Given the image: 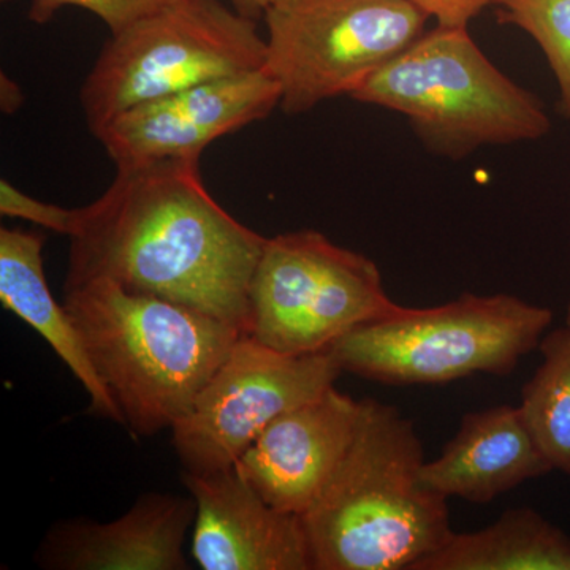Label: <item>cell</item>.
<instances>
[{
  "label": "cell",
  "mask_w": 570,
  "mask_h": 570,
  "mask_svg": "<svg viewBox=\"0 0 570 570\" xmlns=\"http://www.w3.org/2000/svg\"><path fill=\"white\" fill-rule=\"evenodd\" d=\"M200 157L116 168L107 190L78 208L66 287L108 279L249 330L250 283L265 236L206 190Z\"/></svg>",
  "instance_id": "obj_1"
},
{
  "label": "cell",
  "mask_w": 570,
  "mask_h": 570,
  "mask_svg": "<svg viewBox=\"0 0 570 570\" xmlns=\"http://www.w3.org/2000/svg\"><path fill=\"white\" fill-rule=\"evenodd\" d=\"M347 455L302 517L313 570H414L452 538L448 498L423 482V445L395 406L363 400Z\"/></svg>",
  "instance_id": "obj_2"
},
{
  "label": "cell",
  "mask_w": 570,
  "mask_h": 570,
  "mask_svg": "<svg viewBox=\"0 0 570 570\" xmlns=\"http://www.w3.org/2000/svg\"><path fill=\"white\" fill-rule=\"evenodd\" d=\"M63 306L124 423L154 436L187 414L245 333L179 303L108 279L66 287Z\"/></svg>",
  "instance_id": "obj_3"
},
{
  "label": "cell",
  "mask_w": 570,
  "mask_h": 570,
  "mask_svg": "<svg viewBox=\"0 0 570 570\" xmlns=\"http://www.w3.org/2000/svg\"><path fill=\"white\" fill-rule=\"evenodd\" d=\"M352 99L406 116L428 151L453 160L551 129L542 100L502 73L468 28L426 31Z\"/></svg>",
  "instance_id": "obj_4"
},
{
  "label": "cell",
  "mask_w": 570,
  "mask_h": 570,
  "mask_svg": "<svg viewBox=\"0 0 570 570\" xmlns=\"http://www.w3.org/2000/svg\"><path fill=\"white\" fill-rule=\"evenodd\" d=\"M553 313L509 294H463L433 307L400 306L333 344L343 373L379 384L441 385L509 376L539 348Z\"/></svg>",
  "instance_id": "obj_5"
},
{
  "label": "cell",
  "mask_w": 570,
  "mask_h": 570,
  "mask_svg": "<svg viewBox=\"0 0 570 570\" xmlns=\"http://www.w3.org/2000/svg\"><path fill=\"white\" fill-rule=\"evenodd\" d=\"M265 62L266 39L255 20L219 0H174L111 33L82 81V115L94 135L137 105Z\"/></svg>",
  "instance_id": "obj_6"
},
{
  "label": "cell",
  "mask_w": 570,
  "mask_h": 570,
  "mask_svg": "<svg viewBox=\"0 0 570 570\" xmlns=\"http://www.w3.org/2000/svg\"><path fill=\"white\" fill-rule=\"evenodd\" d=\"M264 18L265 69L279 82L287 115L354 96L431 20L407 0H275Z\"/></svg>",
  "instance_id": "obj_7"
},
{
  "label": "cell",
  "mask_w": 570,
  "mask_h": 570,
  "mask_svg": "<svg viewBox=\"0 0 570 570\" xmlns=\"http://www.w3.org/2000/svg\"><path fill=\"white\" fill-rule=\"evenodd\" d=\"M249 302L246 335L291 355L330 351L352 330L401 306L370 257L317 230L266 238Z\"/></svg>",
  "instance_id": "obj_8"
},
{
  "label": "cell",
  "mask_w": 570,
  "mask_h": 570,
  "mask_svg": "<svg viewBox=\"0 0 570 570\" xmlns=\"http://www.w3.org/2000/svg\"><path fill=\"white\" fill-rule=\"evenodd\" d=\"M341 374L330 351L291 355L239 336L187 414L170 428L184 471L235 466L276 419L316 400Z\"/></svg>",
  "instance_id": "obj_9"
},
{
  "label": "cell",
  "mask_w": 570,
  "mask_h": 570,
  "mask_svg": "<svg viewBox=\"0 0 570 570\" xmlns=\"http://www.w3.org/2000/svg\"><path fill=\"white\" fill-rule=\"evenodd\" d=\"M279 104V82L261 69L137 105L105 124L94 137L116 168L202 156L225 135L268 118Z\"/></svg>",
  "instance_id": "obj_10"
},
{
  "label": "cell",
  "mask_w": 570,
  "mask_h": 570,
  "mask_svg": "<svg viewBox=\"0 0 570 570\" xmlns=\"http://www.w3.org/2000/svg\"><path fill=\"white\" fill-rule=\"evenodd\" d=\"M363 406L333 385L276 419L235 468L273 508L303 517L347 455Z\"/></svg>",
  "instance_id": "obj_11"
},
{
  "label": "cell",
  "mask_w": 570,
  "mask_h": 570,
  "mask_svg": "<svg viewBox=\"0 0 570 570\" xmlns=\"http://www.w3.org/2000/svg\"><path fill=\"white\" fill-rule=\"evenodd\" d=\"M194 498L193 557L204 570H313L303 519L265 501L235 466L183 471Z\"/></svg>",
  "instance_id": "obj_12"
},
{
  "label": "cell",
  "mask_w": 570,
  "mask_h": 570,
  "mask_svg": "<svg viewBox=\"0 0 570 570\" xmlns=\"http://www.w3.org/2000/svg\"><path fill=\"white\" fill-rule=\"evenodd\" d=\"M194 498L145 493L119 519L67 520L48 531L37 562L58 570H187L186 534Z\"/></svg>",
  "instance_id": "obj_13"
},
{
  "label": "cell",
  "mask_w": 570,
  "mask_h": 570,
  "mask_svg": "<svg viewBox=\"0 0 570 570\" xmlns=\"http://www.w3.org/2000/svg\"><path fill=\"white\" fill-rule=\"evenodd\" d=\"M551 471L519 406H497L464 414L441 455L423 464L422 479L444 498L489 504Z\"/></svg>",
  "instance_id": "obj_14"
},
{
  "label": "cell",
  "mask_w": 570,
  "mask_h": 570,
  "mask_svg": "<svg viewBox=\"0 0 570 570\" xmlns=\"http://www.w3.org/2000/svg\"><path fill=\"white\" fill-rule=\"evenodd\" d=\"M45 242L40 232L0 228V302L32 326L69 366L91 397L94 414L126 426L121 411L89 358L73 317L51 294L43 268Z\"/></svg>",
  "instance_id": "obj_15"
},
{
  "label": "cell",
  "mask_w": 570,
  "mask_h": 570,
  "mask_svg": "<svg viewBox=\"0 0 570 570\" xmlns=\"http://www.w3.org/2000/svg\"><path fill=\"white\" fill-rule=\"evenodd\" d=\"M414 570H570V538L534 509H510L482 530L453 532Z\"/></svg>",
  "instance_id": "obj_16"
},
{
  "label": "cell",
  "mask_w": 570,
  "mask_h": 570,
  "mask_svg": "<svg viewBox=\"0 0 570 570\" xmlns=\"http://www.w3.org/2000/svg\"><path fill=\"white\" fill-rule=\"evenodd\" d=\"M542 363L521 389L524 425L553 471L570 478V326L547 332Z\"/></svg>",
  "instance_id": "obj_17"
},
{
  "label": "cell",
  "mask_w": 570,
  "mask_h": 570,
  "mask_svg": "<svg viewBox=\"0 0 570 570\" xmlns=\"http://www.w3.org/2000/svg\"><path fill=\"white\" fill-rule=\"evenodd\" d=\"M498 22L515 26L539 45L557 78L558 107L570 119V0H505Z\"/></svg>",
  "instance_id": "obj_18"
},
{
  "label": "cell",
  "mask_w": 570,
  "mask_h": 570,
  "mask_svg": "<svg viewBox=\"0 0 570 570\" xmlns=\"http://www.w3.org/2000/svg\"><path fill=\"white\" fill-rule=\"evenodd\" d=\"M171 2L174 0H31L29 20L37 24H47L59 10L66 7H78L96 14L107 24L111 33H116L163 10Z\"/></svg>",
  "instance_id": "obj_19"
},
{
  "label": "cell",
  "mask_w": 570,
  "mask_h": 570,
  "mask_svg": "<svg viewBox=\"0 0 570 570\" xmlns=\"http://www.w3.org/2000/svg\"><path fill=\"white\" fill-rule=\"evenodd\" d=\"M0 214L14 219L28 220L47 230L66 236L73 235L78 224V208L69 209L62 206L45 204L31 195L22 193L13 184L0 181Z\"/></svg>",
  "instance_id": "obj_20"
},
{
  "label": "cell",
  "mask_w": 570,
  "mask_h": 570,
  "mask_svg": "<svg viewBox=\"0 0 570 570\" xmlns=\"http://www.w3.org/2000/svg\"><path fill=\"white\" fill-rule=\"evenodd\" d=\"M428 17L434 18L438 26L445 28H468L469 22L478 18L489 7H501L505 0H407Z\"/></svg>",
  "instance_id": "obj_21"
},
{
  "label": "cell",
  "mask_w": 570,
  "mask_h": 570,
  "mask_svg": "<svg viewBox=\"0 0 570 570\" xmlns=\"http://www.w3.org/2000/svg\"><path fill=\"white\" fill-rule=\"evenodd\" d=\"M0 105H2V111L9 112V115L17 111L22 105L20 86L3 73L2 80H0Z\"/></svg>",
  "instance_id": "obj_22"
},
{
  "label": "cell",
  "mask_w": 570,
  "mask_h": 570,
  "mask_svg": "<svg viewBox=\"0 0 570 570\" xmlns=\"http://www.w3.org/2000/svg\"><path fill=\"white\" fill-rule=\"evenodd\" d=\"M230 2L243 17L257 21L258 18L264 17L265 11L269 9L275 0H230Z\"/></svg>",
  "instance_id": "obj_23"
},
{
  "label": "cell",
  "mask_w": 570,
  "mask_h": 570,
  "mask_svg": "<svg viewBox=\"0 0 570 570\" xmlns=\"http://www.w3.org/2000/svg\"><path fill=\"white\" fill-rule=\"evenodd\" d=\"M566 325L570 326V303L568 305V311H566Z\"/></svg>",
  "instance_id": "obj_24"
}]
</instances>
